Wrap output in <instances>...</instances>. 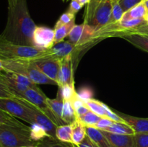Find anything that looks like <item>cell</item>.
Returning a JSON list of instances; mask_svg holds the SVG:
<instances>
[{"mask_svg": "<svg viewBox=\"0 0 148 147\" xmlns=\"http://www.w3.org/2000/svg\"><path fill=\"white\" fill-rule=\"evenodd\" d=\"M112 12V1L101 0L95 9L92 18L88 24L93 27L96 32L108 24L111 21Z\"/></svg>", "mask_w": 148, "mask_h": 147, "instance_id": "ba28073f", "label": "cell"}, {"mask_svg": "<svg viewBox=\"0 0 148 147\" xmlns=\"http://www.w3.org/2000/svg\"><path fill=\"white\" fill-rule=\"evenodd\" d=\"M101 117H100L99 115H96L93 112L90 110L84 115L79 117L78 120L81 121L85 126L95 127V125L98 123V121L101 120Z\"/></svg>", "mask_w": 148, "mask_h": 147, "instance_id": "83f0119b", "label": "cell"}, {"mask_svg": "<svg viewBox=\"0 0 148 147\" xmlns=\"http://www.w3.org/2000/svg\"><path fill=\"white\" fill-rule=\"evenodd\" d=\"M72 125V144L77 146L83 141L87 136L86 127L79 120H77Z\"/></svg>", "mask_w": 148, "mask_h": 147, "instance_id": "ffe728a7", "label": "cell"}, {"mask_svg": "<svg viewBox=\"0 0 148 147\" xmlns=\"http://www.w3.org/2000/svg\"><path fill=\"white\" fill-rule=\"evenodd\" d=\"M143 1H146V0H143Z\"/></svg>", "mask_w": 148, "mask_h": 147, "instance_id": "681fc988", "label": "cell"}, {"mask_svg": "<svg viewBox=\"0 0 148 147\" xmlns=\"http://www.w3.org/2000/svg\"><path fill=\"white\" fill-rule=\"evenodd\" d=\"M76 1H78V2H79L81 5L84 6V5H85V4H88V3L90 2V0H76Z\"/></svg>", "mask_w": 148, "mask_h": 147, "instance_id": "60d3db41", "label": "cell"}, {"mask_svg": "<svg viewBox=\"0 0 148 147\" xmlns=\"http://www.w3.org/2000/svg\"><path fill=\"white\" fill-rule=\"evenodd\" d=\"M134 140L136 147H148V133H135Z\"/></svg>", "mask_w": 148, "mask_h": 147, "instance_id": "e575fe53", "label": "cell"}, {"mask_svg": "<svg viewBox=\"0 0 148 147\" xmlns=\"http://www.w3.org/2000/svg\"><path fill=\"white\" fill-rule=\"evenodd\" d=\"M77 95L78 98L85 102L90 99H94V91L90 86H83L77 91Z\"/></svg>", "mask_w": 148, "mask_h": 147, "instance_id": "4dcf8cb0", "label": "cell"}, {"mask_svg": "<svg viewBox=\"0 0 148 147\" xmlns=\"http://www.w3.org/2000/svg\"><path fill=\"white\" fill-rule=\"evenodd\" d=\"M118 1L121 8L124 11V12H126L127 11L130 10V9L134 7V6L143 2V0H119Z\"/></svg>", "mask_w": 148, "mask_h": 147, "instance_id": "8d00e7d4", "label": "cell"}, {"mask_svg": "<svg viewBox=\"0 0 148 147\" xmlns=\"http://www.w3.org/2000/svg\"><path fill=\"white\" fill-rule=\"evenodd\" d=\"M123 39L133 46L148 53V35L143 34H129L123 35Z\"/></svg>", "mask_w": 148, "mask_h": 147, "instance_id": "d6986e66", "label": "cell"}, {"mask_svg": "<svg viewBox=\"0 0 148 147\" xmlns=\"http://www.w3.org/2000/svg\"><path fill=\"white\" fill-rule=\"evenodd\" d=\"M54 44V30L45 26H37L33 36V46L41 50H48Z\"/></svg>", "mask_w": 148, "mask_h": 147, "instance_id": "8fae6325", "label": "cell"}, {"mask_svg": "<svg viewBox=\"0 0 148 147\" xmlns=\"http://www.w3.org/2000/svg\"><path fill=\"white\" fill-rule=\"evenodd\" d=\"M77 147H98L95 144L93 143V141L89 138V137L87 135L85 138V139L83 140L82 143L79 145L76 146Z\"/></svg>", "mask_w": 148, "mask_h": 147, "instance_id": "ab89813d", "label": "cell"}, {"mask_svg": "<svg viewBox=\"0 0 148 147\" xmlns=\"http://www.w3.org/2000/svg\"><path fill=\"white\" fill-rule=\"evenodd\" d=\"M73 54L60 59V71L58 76V86L64 84H75L73 75Z\"/></svg>", "mask_w": 148, "mask_h": 147, "instance_id": "7c38bea8", "label": "cell"}, {"mask_svg": "<svg viewBox=\"0 0 148 147\" xmlns=\"http://www.w3.org/2000/svg\"><path fill=\"white\" fill-rule=\"evenodd\" d=\"M62 1H64V2H66V1H69V0H62Z\"/></svg>", "mask_w": 148, "mask_h": 147, "instance_id": "7dc6e473", "label": "cell"}, {"mask_svg": "<svg viewBox=\"0 0 148 147\" xmlns=\"http://www.w3.org/2000/svg\"><path fill=\"white\" fill-rule=\"evenodd\" d=\"M102 131L108 138L111 147H136L134 135H119L106 131Z\"/></svg>", "mask_w": 148, "mask_h": 147, "instance_id": "9a60e30c", "label": "cell"}, {"mask_svg": "<svg viewBox=\"0 0 148 147\" xmlns=\"http://www.w3.org/2000/svg\"><path fill=\"white\" fill-rule=\"evenodd\" d=\"M84 48H85L84 46H76L70 43L69 40L66 41L64 40L57 44L53 45L51 48L49 49V51L51 56L60 60L69 55L74 54L76 50L79 51Z\"/></svg>", "mask_w": 148, "mask_h": 147, "instance_id": "4fadbf2b", "label": "cell"}, {"mask_svg": "<svg viewBox=\"0 0 148 147\" xmlns=\"http://www.w3.org/2000/svg\"><path fill=\"white\" fill-rule=\"evenodd\" d=\"M147 14L148 10L144 1H143L124 12L121 21L132 20V19H145Z\"/></svg>", "mask_w": 148, "mask_h": 147, "instance_id": "ac0fdd59", "label": "cell"}, {"mask_svg": "<svg viewBox=\"0 0 148 147\" xmlns=\"http://www.w3.org/2000/svg\"><path fill=\"white\" fill-rule=\"evenodd\" d=\"M50 55L48 50H41L34 46L16 45L0 37V59H33Z\"/></svg>", "mask_w": 148, "mask_h": 147, "instance_id": "277c9868", "label": "cell"}, {"mask_svg": "<svg viewBox=\"0 0 148 147\" xmlns=\"http://www.w3.org/2000/svg\"><path fill=\"white\" fill-rule=\"evenodd\" d=\"M16 96L14 92L0 79V98H13Z\"/></svg>", "mask_w": 148, "mask_h": 147, "instance_id": "d590c367", "label": "cell"}, {"mask_svg": "<svg viewBox=\"0 0 148 147\" xmlns=\"http://www.w3.org/2000/svg\"><path fill=\"white\" fill-rule=\"evenodd\" d=\"M114 111L120 118H122L124 122L128 124L135 133H148V118L132 116V115L119 112L115 110H114Z\"/></svg>", "mask_w": 148, "mask_h": 147, "instance_id": "5bb4252c", "label": "cell"}, {"mask_svg": "<svg viewBox=\"0 0 148 147\" xmlns=\"http://www.w3.org/2000/svg\"><path fill=\"white\" fill-rule=\"evenodd\" d=\"M30 138V126L20 124L0 125V145L1 147H26L37 144Z\"/></svg>", "mask_w": 148, "mask_h": 147, "instance_id": "7a4b0ae2", "label": "cell"}, {"mask_svg": "<svg viewBox=\"0 0 148 147\" xmlns=\"http://www.w3.org/2000/svg\"><path fill=\"white\" fill-rule=\"evenodd\" d=\"M40 146L41 147H77L72 144L61 142L56 139L48 138L43 141H40Z\"/></svg>", "mask_w": 148, "mask_h": 147, "instance_id": "1f68e13d", "label": "cell"}, {"mask_svg": "<svg viewBox=\"0 0 148 147\" xmlns=\"http://www.w3.org/2000/svg\"><path fill=\"white\" fill-rule=\"evenodd\" d=\"M75 25V21L72 22L68 24H64V25H61L59 27H55L54 28V44L60 43V42L64 41L66 37H68L69 33L72 27Z\"/></svg>", "mask_w": 148, "mask_h": 147, "instance_id": "cb8c5ba5", "label": "cell"}, {"mask_svg": "<svg viewBox=\"0 0 148 147\" xmlns=\"http://www.w3.org/2000/svg\"><path fill=\"white\" fill-rule=\"evenodd\" d=\"M85 104L88 107L90 110L93 112L96 115H99L101 118H108L106 110L104 107L103 102H101L98 99H92L85 102Z\"/></svg>", "mask_w": 148, "mask_h": 147, "instance_id": "4316f807", "label": "cell"}, {"mask_svg": "<svg viewBox=\"0 0 148 147\" xmlns=\"http://www.w3.org/2000/svg\"><path fill=\"white\" fill-rule=\"evenodd\" d=\"M0 108L14 118L23 120L30 125L33 123L28 108L20 100L18 97L13 98H0Z\"/></svg>", "mask_w": 148, "mask_h": 147, "instance_id": "5b68a950", "label": "cell"}, {"mask_svg": "<svg viewBox=\"0 0 148 147\" xmlns=\"http://www.w3.org/2000/svg\"><path fill=\"white\" fill-rule=\"evenodd\" d=\"M17 97L23 98V99L30 102L33 105H34L36 108L40 110L45 115H47L57 126L59 125L56 117L53 115V112L51 110V108H49V105H48L47 102H46L47 97L40 90V88L38 87L37 89L28 88L27 90L22 92L21 94L18 95Z\"/></svg>", "mask_w": 148, "mask_h": 147, "instance_id": "8992f818", "label": "cell"}, {"mask_svg": "<svg viewBox=\"0 0 148 147\" xmlns=\"http://www.w3.org/2000/svg\"><path fill=\"white\" fill-rule=\"evenodd\" d=\"M36 24L32 20L26 0H17L8 7L7 24L0 37L16 45L33 46V36Z\"/></svg>", "mask_w": 148, "mask_h": 147, "instance_id": "6da1fadb", "label": "cell"}, {"mask_svg": "<svg viewBox=\"0 0 148 147\" xmlns=\"http://www.w3.org/2000/svg\"><path fill=\"white\" fill-rule=\"evenodd\" d=\"M96 30L89 24L83 22L80 24H75L71 30L68 40L76 46H84L97 40L95 37Z\"/></svg>", "mask_w": 148, "mask_h": 147, "instance_id": "52a82bcc", "label": "cell"}, {"mask_svg": "<svg viewBox=\"0 0 148 147\" xmlns=\"http://www.w3.org/2000/svg\"><path fill=\"white\" fill-rule=\"evenodd\" d=\"M102 131H106L112 133L119 134V135H134L135 134L134 130L126 122H114L111 126Z\"/></svg>", "mask_w": 148, "mask_h": 147, "instance_id": "7402d4cb", "label": "cell"}, {"mask_svg": "<svg viewBox=\"0 0 148 147\" xmlns=\"http://www.w3.org/2000/svg\"><path fill=\"white\" fill-rule=\"evenodd\" d=\"M82 7L83 6L81 5L76 0H72L70 2V4H69V8L68 12L73 14H76L82 8Z\"/></svg>", "mask_w": 148, "mask_h": 147, "instance_id": "f35d334b", "label": "cell"}, {"mask_svg": "<svg viewBox=\"0 0 148 147\" xmlns=\"http://www.w3.org/2000/svg\"><path fill=\"white\" fill-rule=\"evenodd\" d=\"M124 11L120 6L118 1H112V12H111V23H117L120 22L124 16Z\"/></svg>", "mask_w": 148, "mask_h": 147, "instance_id": "f1b7e54d", "label": "cell"}, {"mask_svg": "<svg viewBox=\"0 0 148 147\" xmlns=\"http://www.w3.org/2000/svg\"><path fill=\"white\" fill-rule=\"evenodd\" d=\"M62 120L66 124H73L77 120L75 109L71 101H64L62 110Z\"/></svg>", "mask_w": 148, "mask_h": 147, "instance_id": "603a6c76", "label": "cell"}, {"mask_svg": "<svg viewBox=\"0 0 148 147\" xmlns=\"http://www.w3.org/2000/svg\"><path fill=\"white\" fill-rule=\"evenodd\" d=\"M56 138L61 142L72 144V125L66 124L57 126Z\"/></svg>", "mask_w": 148, "mask_h": 147, "instance_id": "44dd1931", "label": "cell"}, {"mask_svg": "<svg viewBox=\"0 0 148 147\" xmlns=\"http://www.w3.org/2000/svg\"><path fill=\"white\" fill-rule=\"evenodd\" d=\"M4 71V63H3V60L0 59V72Z\"/></svg>", "mask_w": 148, "mask_h": 147, "instance_id": "7bdbcfd3", "label": "cell"}, {"mask_svg": "<svg viewBox=\"0 0 148 147\" xmlns=\"http://www.w3.org/2000/svg\"><path fill=\"white\" fill-rule=\"evenodd\" d=\"M145 19L146 22H147V24H148V14H147V16H146V17H145Z\"/></svg>", "mask_w": 148, "mask_h": 147, "instance_id": "bcb514c9", "label": "cell"}, {"mask_svg": "<svg viewBox=\"0 0 148 147\" xmlns=\"http://www.w3.org/2000/svg\"><path fill=\"white\" fill-rule=\"evenodd\" d=\"M31 61L40 71L57 83L60 71V60L59 59L48 55L38 59H33Z\"/></svg>", "mask_w": 148, "mask_h": 147, "instance_id": "30bf717a", "label": "cell"}, {"mask_svg": "<svg viewBox=\"0 0 148 147\" xmlns=\"http://www.w3.org/2000/svg\"><path fill=\"white\" fill-rule=\"evenodd\" d=\"M144 3H145V4L146 7H147V9L148 10V0H146V1H145Z\"/></svg>", "mask_w": 148, "mask_h": 147, "instance_id": "f6af8a7d", "label": "cell"}, {"mask_svg": "<svg viewBox=\"0 0 148 147\" xmlns=\"http://www.w3.org/2000/svg\"><path fill=\"white\" fill-rule=\"evenodd\" d=\"M4 71H10L26 76L36 85H57L55 81L45 75L33 63L31 59L3 60Z\"/></svg>", "mask_w": 148, "mask_h": 147, "instance_id": "3957f363", "label": "cell"}, {"mask_svg": "<svg viewBox=\"0 0 148 147\" xmlns=\"http://www.w3.org/2000/svg\"><path fill=\"white\" fill-rule=\"evenodd\" d=\"M101 1V0H90V2L87 4V7L85 9V14H84V22L86 24L89 22L93 15L95 9L97 8Z\"/></svg>", "mask_w": 148, "mask_h": 147, "instance_id": "f546056e", "label": "cell"}, {"mask_svg": "<svg viewBox=\"0 0 148 147\" xmlns=\"http://www.w3.org/2000/svg\"><path fill=\"white\" fill-rule=\"evenodd\" d=\"M20 121L16 119L14 116L0 108V125L4 124H20Z\"/></svg>", "mask_w": 148, "mask_h": 147, "instance_id": "d6a6232c", "label": "cell"}, {"mask_svg": "<svg viewBox=\"0 0 148 147\" xmlns=\"http://www.w3.org/2000/svg\"><path fill=\"white\" fill-rule=\"evenodd\" d=\"M26 147H41L40 146V142H38L37 144L33 146H26Z\"/></svg>", "mask_w": 148, "mask_h": 147, "instance_id": "ee69618b", "label": "cell"}, {"mask_svg": "<svg viewBox=\"0 0 148 147\" xmlns=\"http://www.w3.org/2000/svg\"><path fill=\"white\" fill-rule=\"evenodd\" d=\"M114 121L111 120V119L108 118H101V120L98 122V123L95 125V128H98L100 130H104L108 127L111 126Z\"/></svg>", "mask_w": 148, "mask_h": 147, "instance_id": "74e56055", "label": "cell"}, {"mask_svg": "<svg viewBox=\"0 0 148 147\" xmlns=\"http://www.w3.org/2000/svg\"><path fill=\"white\" fill-rule=\"evenodd\" d=\"M30 138L35 142H40L46 138H51L44 128L37 123H33L30 126Z\"/></svg>", "mask_w": 148, "mask_h": 147, "instance_id": "d4e9b609", "label": "cell"}, {"mask_svg": "<svg viewBox=\"0 0 148 147\" xmlns=\"http://www.w3.org/2000/svg\"><path fill=\"white\" fill-rule=\"evenodd\" d=\"M0 147H1V145H0Z\"/></svg>", "mask_w": 148, "mask_h": 147, "instance_id": "f907efd6", "label": "cell"}, {"mask_svg": "<svg viewBox=\"0 0 148 147\" xmlns=\"http://www.w3.org/2000/svg\"><path fill=\"white\" fill-rule=\"evenodd\" d=\"M7 1H8V7H12V6L15 4L16 1H17V0H7Z\"/></svg>", "mask_w": 148, "mask_h": 147, "instance_id": "b9f144b4", "label": "cell"}, {"mask_svg": "<svg viewBox=\"0 0 148 147\" xmlns=\"http://www.w3.org/2000/svg\"><path fill=\"white\" fill-rule=\"evenodd\" d=\"M46 102L49 105V108L53 112V115H55L56 118V120L58 122V125H66L62 120V110H63V105L64 101L62 99L60 95H58L55 99H50V98H46ZM58 125V126H59Z\"/></svg>", "mask_w": 148, "mask_h": 147, "instance_id": "e0dca14e", "label": "cell"}, {"mask_svg": "<svg viewBox=\"0 0 148 147\" xmlns=\"http://www.w3.org/2000/svg\"><path fill=\"white\" fill-rule=\"evenodd\" d=\"M111 1H119V0H111Z\"/></svg>", "mask_w": 148, "mask_h": 147, "instance_id": "c3c4849f", "label": "cell"}, {"mask_svg": "<svg viewBox=\"0 0 148 147\" xmlns=\"http://www.w3.org/2000/svg\"><path fill=\"white\" fill-rule=\"evenodd\" d=\"M18 97L28 108L30 114H31L33 123H37L40 125V126L44 128L45 131L47 132V133L49 134L51 138H53V139H56V131L57 125L47 115H45L40 110L36 108L34 105H33L30 102L23 99V98L20 97Z\"/></svg>", "mask_w": 148, "mask_h": 147, "instance_id": "9c48e42d", "label": "cell"}, {"mask_svg": "<svg viewBox=\"0 0 148 147\" xmlns=\"http://www.w3.org/2000/svg\"><path fill=\"white\" fill-rule=\"evenodd\" d=\"M75 21V14H72V13L66 12L63 13L60 16L58 21L56 22L55 27H59L61 25H64V24H68L72 22Z\"/></svg>", "mask_w": 148, "mask_h": 147, "instance_id": "836d02e7", "label": "cell"}, {"mask_svg": "<svg viewBox=\"0 0 148 147\" xmlns=\"http://www.w3.org/2000/svg\"><path fill=\"white\" fill-rule=\"evenodd\" d=\"M86 127L87 135L93 141L98 147H111L108 138L106 137L103 131L95 127Z\"/></svg>", "mask_w": 148, "mask_h": 147, "instance_id": "2e32d148", "label": "cell"}, {"mask_svg": "<svg viewBox=\"0 0 148 147\" xmlns=\"http://www.w3.org/2000/svg\"><path fill=\"white\" fill-rule=\"evenodd\" d=\"M57 94L60 95L64 101L72 102L75 97H77L75 84H64L59 86V92Z\"/></svg>", "mask_w": 148, "mask_h": 147, "instance_id": "484cf974", "label": "cell"}]
</instances>
